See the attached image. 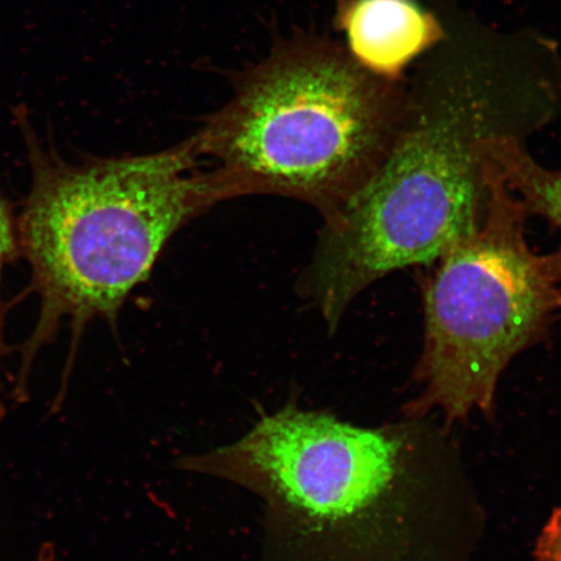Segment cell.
<instances>
[{
    "mask_svg": "<svg viewBox=\"0 0 561 561\" xmlns=\"http://www.w3.org/2000/svg\"><path fill=\"white\" fill-rule=\"evenodd\" d=\"M436 62L405 89L396 138L374 178L325 219L304 291L331 332L370 285L431 266L480 226L488 140L526 142L558 114L552 69L479 55Z\"/></svg>",
    "mask_w": 561,
    "mask_h": 561,
    "instance_id": "6da1fadb",
    "label": "cell"
},
{
    "mask_svg": "<svg viewBox=\"0 0 561 561\" xmlns=\"http://www.w3.org/2000/svg\"><path fill=\"white\" fill-rule=\"evenodd\" d=\"M405 88L329 42L280 45L193 137L226 199L297 198L331 217L374 178L403 115Z\"/></svg>",
    "mask_w": 561,
    "mask_h": 561,
    "instance_id": "3957f363",
    "label": "cell"
},
{
    "mask_svg": "<svg viewBox=\"0 0 561 561\" xmlns=\"http://www.w3.org/2000/svg\"><path fill=\"white\" fill-rule=\"evenodd\" d=\"M507 186L524 203L530 216H539L561 236V170H550L533 158L525 140L496 138L482 147ZM561 262V242L557 250Z\"/></svg>",
    "mask_w": 561,
    "mask_h": 561,
    "instance_id": "52a82bcc",
    "label": "cell"
},
{
    "mask_svg": "<svg viewBox=\"0 0 561 561\" xmlns=\"http://www.w3.org/2000/svg\"><path fill=\"white\" fill-rule=\"evenodd\" d=\"M55 550L54 545L46 542L42 545L38 552V561H54Z\"/></svg>",
    "mask_w": 561,
    "mask_h": 561,
    "instance_id": "30bf717a",
    "label": "cell"
},
{
    "mask_svg": "<svg viewBox=\"0 0 561 561\" xmlns=\"http://www.w3.org/2000/svg\"><path fill=\"white\" fill-rule=\"evenodd\" d=\"M482 157L485 217L442 252L423 280L420 394L405 405L409 416L437 410L453 424L479 410L493 419L504 369L545 341L560 318L558 252L531 250L525 237L528 209L483 151Z\"/></svg>",
    "mask_w": 561,
    "mask_h": 561,
    "instance_id": "277c9868",
    "label": "cell"
},
{
    "mask_svg": "<svg viewBox=\"0 0 561 561\" xmlns=\"http://www.w3.org/2000/svg\"><path fill=\"white\" fill-rule=\"evenodd\" d=\"M399 450L385 431L287 405L236 444L188 456L180 467L237 483L312 522L334 523L360 514L388 490Z\"/></svg>",
    "mask_w": 561,
    "mask_h": 561,
    "instance_id": "5b68a950",
    "label": "cell"
},
{
    "mask_svg": "<svg viewBox=\"0 0 561 561\" xmlns=\"http://www.w3.org/2000/svg\"><path fill=\"white\" fill-rule=\"evenodd\" d=\"M12 112L31 171L18 217L20 256L30 265L26 291L38 297L39 311L20 346L11 396L18 404L30 401L34 363L68 320V357L48 411L54 416L66 402L90 322L115 324L126 298L149 277L175 231L224 195L213 172L201 170L193 138L152 156L70 163L39 137L25 105Z\"/></svg>",
    "mask_w": 561,
    "mask_h": 561,
    "instance_id": "7a4b0ae2",
    "label": "cell"
},
{
    "mask_svg": "<svg viewBox=\"0 0 561 561\" xmlns=\"http://www.w3.org/2000/svg\"><path fill=\"white\" fill-rule=\"evenodd\" d=\"M340 23L351 56L391 80L440 37L436 20L413 0H350L341 7Z\"/></svg>",
    "mask_w": 561,
    "mask_h": 561,
    "instance_id": "8992f818",
    "label": "cell"
},
{
    "mask_svg": "<svg viewBox=\"0 0 561 561\" xmlns=\"http://www.w3.org/2000/svg\"><path fill=\"white\" fill-rule=\"evenodd\" d=\"M535 558L536 561H561V507L552 512L539 536Z\"/></svg>",
    "mask_w": 561,
    "mask_h": 561,
    "instance_id": "9c48e42d",
    "label": "cell"
},
{
    "mask_svg": "<svg viewBox=\"0 0 561 561\" xmlns=\"http://www.w3.org/2000/svg\"><path fill=\"white\" fill-rule=\"evenodd\" d=\"M20 245L18 234V217L15 208L9 198L0 191V367L7 356L12 353V347L5 340V318L11 305L2 297L3 273L7 266L20 259ZM4 385L0 375V415L4 413Z\"/></svg>",
    "mask_w": 561,
    "mask_h": 561,
    "instance_id": "ba28073f",
    "label": "cell"
}]
</instances>
